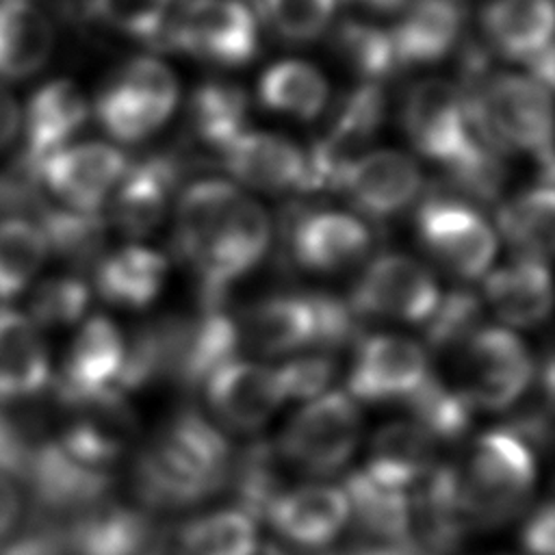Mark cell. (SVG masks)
<instances>
[{"label":"cell","mask_w":555,"mask_h":555,"mask_svg":"<svg viewBox=\"0 0 555 555\" xmlns=\"http://www.w3.org/2000/svg\"><path fill=\"white\" fill-rule=\"evenodd\" d=\"M278 460H282L278 449L264 440H258L230 462L228 481L232 479L234 483V492L241 503L238 509L249 514L254 520L260 518L275 494L284 490L280 488Z\"/></svg>","instance_id":"7bdbcfd3"},{"label":"cell","mask_w":555,"mask_h":555,"mask_svg":"<svg viewBox=\"0 0 555 555\" xmlns=\"http://www.w3.org/2000/svg\"><path fill=\"white\" fill-rule=\"evenodd\" d=\"M158 41L208 63L236 67L254 59L258 26L241 0H186L167 20Z\"/></svg>","instance_id":"52a82bcc"},{"label":"cell","mask_w":555,"mask_h":555,"mask_svg":"<svg viewBox=\"0 0 555 555\" xmlns=\"http://www.w3.org/2000/svg\"><path fill=\"white\" fill-rule=\"evenodd\" d=\"M256 11L284 41L306 43L327 30L336 0H256Z\"/></svg>","instance_id":"bcb514c9"},{"label":"cell","mask_w":555,"mask_h":555,"mask_svg":"<svg viewBox=\"0 0 555 555\" xmlns=\"http://www.w3.org/2000/svg\"><path fill=\"white\" fill-rule=\"evenodd\" d=\"M247 95L230 82H204L189 100V124L197 141L219 154L247 128Z\"/></svg>","instance_id":"8d00e7d4"},{"label":"cell","mask_w":555,"mask_h":555,"mask_svg":"<svg viewBox=\"0 0 555 555\" xmlns=\"http://www.w3.org/2000/svg\"><path fill=\"white\" fill-rule=\"evenodd\" d=\"M486 39L505 59L531 65L553 50L551 0H490L481 13Z\"/></svg>","instance_id":"83f0119b"},{"label":"cell","mask_w":555,"mask_h":555,"mask_svg":"<svg viewBox=\"0 0 555 555\" xmlns=\"http://www.w3.org/2000/svg\"><path fill=\"white\" fill-rule=\"evenodd\" d=\"M39 228L46 236L48 251H56L72 262L95 260L106 236V223L100 212H80L63 206L43 212Z\"/></svg>","instance_id":"ee69618b"},{"label":"cell","mask_w":555,"mask_h":555,"mask_svg":"<svg viewBox=\"0 0 555 555\" xmlns=\"http://www.w3.org/2000/svg\"><path fill=\"white\" fill-rule=\"evenodd\" d=\"M232 453L225 436L195 410L165 421L134 466L139 496L156 509L199 503L228 483Z\"/></svg>","instance_id":"6da1fadb"},{"label":"cell","mask_w":555,"mask_h":555,"mask_svg":"<svg viewBox=\"0 0 555 555\" xmlns=\"http://www.w3.org/2000/svg\"><path fill=\"white\" fill-rule=\"evenodd\" d=\"M89 308V286L74 275L41 280L28 301V319L39 327H63L78 323Z\"/></svg>","instance_id":"f6af8a7d"},{"label":"cell","mask_w":555,"mask_h":555,"mask_svg":"<svg viewBox=\"0 0 555 555\" xmlns=\"http://www.w3.org/2000/svg\"><path fill=\"white\" fill-rule=\"evenodd\" d=\"M269 241L271 221L264 208L241 197L208 234L191 262L202 291V306H223L225 288L262 260Z\"/></svg>","instance_id":"ba28073f"},{"label":"cell","mask_w":555,"mask_h":555,"mask_svg":"<svg viewBox=\"0 0 555 555\" xmlns=\"http://www.w3.org/2000/svg\"><path fill=\"white\" fill-rule=\"evenodd\" d=\"M349 2H360L373 11H397V9H403L408 4V0H349Z\"/></svg>","instance_id":"6f0895ef"},{"label":"cell","mask_w":555,"mask_h":555,"mask_svg":"<svg viewBox=\"0 0 555 555\" xmlns=\"http://www.w3.org/2000/svg\"><path fill=\"white\" fill-rule=\"evenodd\" d=\"M87 119L89 102L72 80H48L33 91L22 108L26 163L33 176L43 158L72 143Z\"/></svg>","instance_id":"ffe728a7"},{"label":"cell","mask_w":555,"mask_h":555,"mask_svg":"<svg viewBox=\"0 0 555 555\" xmlns=\"http://www.w3.org/2000/svg\"><path fill=\"white\" fill-rule=\"evenodd\" d=\"M275 373L284 401H310L325 392L336 373V364L325 353H310L293 358L282 366H275Z\"/></svg>","instance_id":"681fc988"},{"label":"cell","mask_w":555,"mask_h":555,"mask_svg":"<svg viewBox=\"0 0 555 555\" xmlns=\"http://www.w3.org/2000/svg\"><path fill=\"white\" fill-rule=\"evenodd\" d=\"M258 100L269 111L297 119H314L327 102V82L306 61H280L260 76Z\"/></svg>","instance_id":"74e56055"},{"label":"cell","mask_w":555,"mask_h":555,"mask_svg":"<svg viewBox=\"0 0 555 555\" xmlns=\"http://www.w3.org/2000/svg\"><path fill=\"white\" fill-rule=\"evenodd\" d=\"M22 516V496L11 481V477L0 475V546L11 540L13 531L20 525Z\"/></svg>","instance_id":"f5cc1de1"},{"label":"cell","mask_w":555,"mask_h":555,"mask_svg":"<svg viewBox=\"0 0 555 555\" xmlns=\"http://www.w3.org/2000/svg\"><path fill=\"white\" fill-rule=\"evenodd\" d=\"M343 492L349 518L353 516L366 533L390 546L410 542V490L388 483L362 466L347 475Z\"/></svg>","instance_id":"1f68e13d"},{"label":"cell","mask_w":555,"mask_h":555,"mask_svg":"<svg viewBox=\"0 0 555 555\" xmlns=\"http://www.w3.org/2000/svg\"><path fill=\"white\" fill-rule=\"evenodd\" d=\"M364 468L388 483L412 490L436 468V440L412 421L390 423L373 436Z\"/></svg>","instance_id":"836d02e7"},{"label":"cell","mask_w":555,"mask_h":555,"mask_svg":"<svg viewBox=\"0 0 555 555\" xmlns=\"http://www.w3.org/2000/svg\"><path fill=\"white\" fill-rule=\"evenodd\" d=\"M483 304L512 327H533L551 312L548 269L542 260L516 258L483 275Z\"/></svg>","instance_id":"f546056e"},{"label":"cell","mask_w":555,"mask_h":555,"mask_svg":"<svg viewBox=\"0 0 555 555\" xmlns=\"http://www.w3.org/2000/svg\"><path fill=\"white\" fill-rule=\"evenodd\" d=\"M236 319L223 306H202L191 319H176L171 377L184 386H202L206 377L236 358L238 349Z\"/></svg>","instance_id":"7402d4cb"},{"label":"cell","mask_w":555,"mask_h":555,"mask_svg":"<svg viewBox=\"0 0 555 555\" xmlns=\"http://www.w3.org/2000/svg\"><path fill=\"white\" fill-rule=\"evenodd\" d=\"M427 371L423 345L399 334H375L360 343L347 375V395L353 401H397L410 397Z\"/></svg>","instance_id":"4fadbf2b"},{"label":"cell","mask_w":555,"mask_h":555,"mask_svg":"<svg viewBox=\"0 0 555 555\" xmlns=\"http://www.w3.org/2000/svg\"><path fill=\"white\" fill-rule=\"evenodd\" d=\"M262 518L284 542L319 548L343 531L349 520V505L340 488L310 483L280 490Z\"/></svg>","instance_id":"d6986e66"},{"label":"cell","mask_w":555,"mask_h":555,"mask_svg":"<svg viewBox=\"0 0 555 555\" xmlns=\"http://www.w3.org/2000/svg\"><path fill=\"white\" fill-rule=\"evenodd\" d=\"M416 232L431 258L466 282L483 278L496 254V234L483 215L451 195H434L418 208Z\"/></svg>","instance_id":"9c48e42d"},{"label":"cell","mask_w":555,"mask_h":555,"mask_svg":"<svg viewBox=\"0 0 555 555\" xmlns=\"http://www.w3.org/2000/svg\"><path fill=\"white\" fill-rule=\"evenodd\" d=\"M553 186L544 182L505 202L496 212V225L503 241L516 251V258L546 262L553 249Z\"/></svg>","instance_id":"d590c367"},{"label":"cell","mask_w":555,"mask_h":555,"mask_svg":"<svg viewBox=\"0 0 555 555\" xmlns=\"http://www.w3.org/2000/svg\"><path fill=\"white\" fill-rule=\"evenodd\" d=\"M533 360L525 343L507 327L475 330L457 356V390L473 410H503L529 386Z\"/></svg>","instance_id":"8992f818"},{"label":"cell","mask_w":555,"mask_h":555,"mask_svg":"<svg viewBox=\"0 0 555 555\" xmlns=\"http://www.w3.org/2000/svg\"><path fill=\"white\" fill-rule=\"evenodd\" d=\"M54 46L48 15L28 0H0V78L22 80L46 65Z\"/></svg>","instance_id":"d6a6232c"},{"label":"cell","mask_w":555,"mask_h":555,"mask_svg":"<svg viewBox=\"0 0 555 555\" xmlns=\"http://www.w3.org/2000/svg\"><path fill=\"white\" fill-rule=\"evenodd\" d=\"M178 165L169 156H152L128 165L113 191L111 219L128 236L150 234L165 217Z\"/></svg>","instance_id":"d4e9b609"},{"label":"cell","mask_w":555,"mask_h":555,"mask_svg":"<svg viewBox=\"0 0 555 555\" xmlns=\"http://www.w3.org/2000/svg\"><path fill=\"white\" fill-rule=\"evenodd\" d=\"M208 408L236 431L260 429L284 403L275 366L232 358L202 384Z\"/></svg>","instance_id":"9a60e30c"},{"label":"cell","mask_w":555,"mask_h":555,"mask_svg":"<svg viewBox=\"0 0 555 555\" xmlns=\"http://www.w3.org/2000/svg\"><path fill=\"white\" fill-rule=\"evenodd\" d=\"M178 102L171 69L154 56L128 61L98 93L95 117L117 141H141L163 126Z\"/></svg>","instance_id":"5b68a950"},{"label":"cell","mask_w":555,"mask_h":555,"mask_svg":"<svg viewBox=\"0 0 555 555\" xmlns=\"http://www.w3.org/2000/svg\"><path fill=\"white\" fill-rule=\"evenodd\" d=\"M421 186V169L408 154L375 150L360 154L345 167L336 191H343L362 215L384 219L408 208Z\"/></svg>","instance_id":"2e32d148"},{"label":"cell","mask_w":555,"mask_h":555,"mask_svg":"<svg viewBox=\"0 0 555 555\" xmlns=\"http://www.w3.org/2000/svg\"><path fill=\"white\" fill-rule=\"evenodd\" d=\"M152 522L134 507L100 501L76 514L63 542L67 555H143Z\"/></svg>","instance_id":"484cf974"},{"label":"cell","mask_w":555,"mask_h":555,"mask_svg":"<svg viewBox=\"0 0 555 555\" xmlns=\"http://www.w3.org/2000/svg\"><path fill=\"white\" fill-rule=\"evenodd\" d=\"M238 340L264 356L295 353L317 343L312 293L273 295L249 306L236 319Z\"/></svg>","instance_id":"44dd1931"},{"label":"cell","mask_w":555,"mask_h":555,"mask_svg":"<svg viewBox=\"0 0 555 555\" xmlns=\"http://www.w3.org/2000/svg\"><path fill=\"white\" fill-rule=\"evenodd\" d=\"M37 503L50 512H82L106 499L111 475L72 455L59 440L33 447L22 475Z\"/></svg>","instance_id":"e0dca14e"},{"label":"cell","mask_w":555,"mask_h":555,"mask_svg":"<svg viewBox=\"0 0 555 555\" xmlns=\"http://www.w3.org/2000/svg\"><path fill=\"white\" fill-rule=\"evenodd\" d=\"M440 299L434 273L405 254H382L358 278L349 304L364 319L423 323Z\"/></svg>","instance_id":"30bf717a"},{"label":"cell","mask_w":555,"mask_h":555,"mask_svg":"<svg viewBox=\"0 0 555 555\" xmlns=\"http://www.w3.org/2000/svg\"><path fill=\"white\" fill-rule=\"evenodd\" d=\"M22 132V106L15 95L0 85V152Z\"/></svg>","instance_id":"db71d44e"},{"label":"cell","mask_w":555,"mask_h":555,"mask_svg":"<svg viewBox=\"0 0 555 555\" xmlns=\"http://www.w3.org/2000/svg\"><path fill=\"white\" fill-rule=\"evenodd\" d=\"M455 479L468 525L505 522L533 490V449L512 429L486 431L470 444Z\"/></svg>","instance_id":"7a4b0ae2"},{"label":"cell","mask_w":555,"mask_h":555,"mask_svg":"<svg viewBox=\"0 0 555 555\" xmlns=\"http://www.w3.org/2000/svg\"><path fill=\"white\" fill-rule=\"evenodd\" d=\"M332 43L336 54L366 82H377L401 69L390 41V30H384L377 24L347 20L334 30Z\"/></svg>","instance_id":"b9f144b4"},{"label":"cell","mask_w":555,"mask_h":555,"mask_svg":"<svg viewBox=\"0 0 555 555\" xmlns=\"http://www.w3.org/2000/svg\"><path fill=\"white\" fill-rule=\"evenodd\" d=\"M401 124L414 150L444 167L477 141L460 87L444 78H423L405 93Z\"/></svg>","instance_id":"8fae6325"},{"label":"cell","mask_w":555,"mask_h":555,"mask_svg":"<svg viewBox=\"0 0 555 555\" xmlns=\"http://www.w3.org/2000/svg\"><path fill=\"white\" fill-rule=\"evenodd\" d=\"M241 197L243 195L236 184L221 178L197 180L180 195L173 217L171 245L184 264L193 262L208 234Z\"/></svg>","instance_id":"e575fe53"},{"label":"cell","mask_w":555,"mask_h":555,"mask_svg":"<svg viewBox=\"0 0 555 555\" xmlns=\"http://www.w3.org/2000/svg\"><path fill=\"white\" fill-rule=\"evenodd\" d=\"M169 271L165 254L145 245H124L104 254L95 264V291L121 308H145L163 291Z\"/></svg>","instance_id":"4dcf8cb0"},{"label":"cell","mask_w":555,"mask_h":555,"mask_svg":"<svg viewBox=\"0 0 555 555\" xmlns=\"http://www.w3.org/2000/svg\"><path fill=\"white\" fill-rule=\"evenodd\" d=\"M33 444L20 425L0 410V475H24Z\"/></svg>","instance_id":"f907efd6"},{"label":"cell","mask_w":555,"mask_h":555,"mask_svg":"<svg viewBox=\"0 0 555 555\" xmlns=\"http://www.w3.org/2000/svg\"><path fill=\"white\" fill-rule=\"evenodd\" d=\"M362 431L360 410L343 390L306 401L284 427L278 455L301 473L332 475L353 455Z\"/></svg>","instance_id":"277c9868"},{"label":"cell","mask_w":555,"mask_h":555,"mask_svg":"<svg viewBox=\"0 0 555 555\" xmlns=\"http://www.w3.org/2000/svg\"><path fill=\"white\" fill-rule=\"evenodd\" d=\"M353 555H427V553L416 548L414 544H403V546H371V548H362Z\"/></svg>","instance_id":"9f6ffc18"},{"label":"cell","mask_w":555,"mask_h":555,"mask_svg":"<svg viewBox=\"0 0 555 555\" xmlns=\"http://www.w3.org/2000/svg\"><path fill=\"white\" fill-rule=\"evenodd\" d=\"M475 134L496 150L533 152L551 169V98L533 76L488 74L460 89Z\"/></svg>","instance_id":"3957f363"},{"label":"cell","mask_w":555,"mask_h":555,"mask_svg":"<svg viewBox=\"0 0 555 555\" xmlns=\"http://www.w3.org/2000/svg\"><path fill=\"white\" fill-rule=\"evenodd\" d=\"M288 241L299 267L314 273H338L366 256L371 232L349 212L312 210L293 221Z\"/></svg>","instance_id":"ac0fdd59"},{"label":"cell","mask_w":555,"mask_h":555,"mask_svg":"<svg viewBox=\"0 0 555 555\" xmlns=\"http://www.w3.org/2000/svg\"><path fill=\"white\" fill-rule=\"evenodd\" d=\"M59 7L72 20H93L95 0H59Z\"/></svg>","instance_id":"11a10c76"},{"label":"cell","mask_w":555,"mask_h":555,"mask_svg":"<svg viewBox=\"0 0 555 555\" xmlns=\"http://www.w3.org/2000/svg\"><path fill=\"white\" fill-rule=\"evenodd\" d=\"M126 336L104 314L89 317L74 340L61 366L59 395L69 405H80L117 390L124 366Z\"/></svg>","instance_id":"5bb4252c"},{"label":"cell","mask_w":555,"mask_h":555,"mask_svg":"<svg viewBox=\"0 0 555 555\" xmlns=\"http://www.w3.org/2000/svg\"><path fill=\"white\" fill-rule=\"evenodd\" d=\"M403 401L412 412V423L434 438L436 444L460 440L470 427L473 405L457 388L447 386L434 375H427L423 384Z\"/></svg>","instance_id":"60d3db41"},{"label":"cell","mask_w":555,"mask_h":555,"mask_svg":"<svg viewBox=\"0 0 555 555\" xmlns=\"http://www.w3.org/2000/svg\"><path fill=\"white\" fill-rule=\"evenodd\" d=\"M50 382V356L39 330L17 310L0 308V403L37 395Z\"/></svg>","instance_id":"f1b7e54d"},{"label":"cell","mask_w":555,"mask_h":555,"mask_svg":"<svg viewBox=\"0 0 555 555\" xmlns=\"http://www.w3.org/2000/svg\"><path fill=\"white\" fill-rule=\"evenodd\" d=\"M483 301L470 291H451L440 295L425 323V338L429 347L444 351L460 347L475 330H479Z\"/></svg>","instance_id":"7dc6e473"},{"label":"cell","mask_w":555,"mask_h":555,"mask_svg":"<svg viewBox=\"0 0 555 555\" xmlns=\"http://www.w3.org/2000/svg\"><path fill=\"white\" fill-rule=\"evenodd\" d=\"M180 555H256V520L243 509H217L184 522L176 538Z\"/></svg>","instance_id":"f35d334b"},{"label":"cell","mask_w":555,"mask_h":555,"mask_svg":"<svg viewBox=\"0 0 555 555\" xmlns=\"http://www.w3.org/2000/svg\"><path fill=\"white\" fill-rule=\"evenodd\" d=\"M128 167L126 156L108 143H69L43 158L35 178L61 202L63 208L100 212Z\"/></svg>","instance_id":"7c38bea8"},{"label":"cell","mask_w":555,"mask_h":555,"mask_svg":"<svg viewBox=\"0 0 555 555\" xmlns=\"http://www.w3.org/2000/svg\"><path fill=\"white\" fill-rule=\"evenodd\" d=\"M225 171L249 189L264 193L299 191L304 150L273 132L245 130L223 152Z\"/></svg>","instance_id":"603a6c76"},{"label":"cell","mask_w":555,"mask_h":555,"mask_svg":"<svg viewBox=\"0 0 555 555\" xmlns=\"http://www.w3.org/2000/svg\"><path fill=\"white\" fill-rule=\"evenodd\" d=\"M464 7L457 0H414L390 28L399 67L444 59L462 35Z\"/></svg>","instance_id":"4316f807"},{"label":"cell","mask_w":555,"mask_h":555,"mask_svg":"<svg viewBox=\"0 0 555 555\" xmlns=\"http://www.w3.org/2000/svg\"><path fill=\"white\" fill-rule=\"evenodd\" d=\"M76 408L80 416L67 425L59 442L89 466L108 470L137 434L132 410L121 392H108Z\"/></svg>","instance_id":"cb8c5ba5"},{"label":"cell","mask_w":555,"mask_h":555,"mask_svg":"<svg viewBox=\"0 0 555 555\" xmlns=\"http://www.w3.org/2000/svg\"><path fill=\"white\" fill-rule=\"evenodd\" d=\"M520 544L527 555H553L555 551V518L551 501L540 503L520 529Z\"/></svg>","instance_id":"816d5d0a"},{"label":"cell","mask_w":555,"mask_h":555,"mask_svg":"<svg viewBox=\"0 0 555 555\" xmlns=\"http://www.w3.org/2000/svg\"><path fill=\"white\" fill-rule=\"evenodd\" d=\"M171 0H95L93 20L134 39L158 41Z\"/></svg>","instance_id":"c3c4849f"},{"label":"cell","mask_w":555,"mask_h":555,"mask_svg":"<svg viewBox=\"0 0 555 555\" xmlns=\"http://www.w3.org/2000/svg\"><path fill=\"white\" fill-rule=\"evenodd\" d=\"M46 236L33 219H0V301L22 295L48 258Z\"/></svg>","instance_id":"ab89813d"}]
</instances>
